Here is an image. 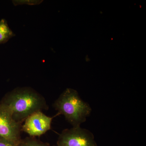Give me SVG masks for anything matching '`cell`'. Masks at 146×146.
I'll return each instance as SVG.
<instances>
[{"mask_svg":"<svg viewBox=\"0 0 146 146\" xmlns=\"http://www.w3.org/2000/svg\"><path fill=\"white\" fill-rule=\"evenodd\" d=\"M0 106L21 124L30 115L48 108L44 98L30 87H18L8 92L0 102Z\"/></svg>","mask_w":146,"mask_h":146,"instance_id":"6da1fadb","label":"cell"},{"mask_svg":"<svg viewBox=\"0 0 146 146\" xmlns=\"http://www.w3.org/2000/svg\"><path fill=\"white\" fill-rule=\"evenodd\" d=\"M53 106L59 115H64L73 127L80 126L86 121L92 110L90 105L80 98L77 91L70 88L63 91L55 101Z\"/></svg>","mask_w":146,"mask_h":146,"instance_id":"7a4b0ae2","label":"cell"},{"mask_svg":"<svg viewBox=\"0 0 146 146\" xmlns=\"http://www.w3.org/2000/svg\"><path fill=\"white\" fill-rule=\"evenodd\" d=\"M57 146H98L93 133L80 126L63 131L59 135Z\"/></svg>","mask_w":146,"mask_h":146,"instance_id":"3957f363","label":"cell"},{"mask_svg":"<svg viewBox=\"0 0 146 146\" xmlns=\"http://www.w3.org/2000/svg\"><path fill=\"white\" fill-rule=\"evenodd\" d=\"M59 115L58 113L53 117L45 115L42 111L35 112L26 119L22 125V131H23L31 137L40 136L50 130L53 118Z\"/></svg>","mask_w":146,"mask_h":146,"instance_id":"277c9868","label":"cell"},{"mask_svg":"<svg viewBox=\"0 0 146 146\" xmlns=\"http://www.w3.org/2000/svg\"><path fill=\"white\" fill-rule=\"evenodd\" d=\"M22 124L11 117L6 110L0 106V137L19 145L21 141Z\"/></svg>","mask_w":146,"mask_h":146,"instance_id":"5b68a950","label":"cell"},{"mask_svg":"<svg viewBox=\"0 0 146 146\" xmlns=\"http://www.w3.org/2000/svg\"><path fill=\"white\" fill-rule=\"evenodd\" d=\"M16 35L5 19L0 21V45L5 44Z\"/></svg>","mask_w":146,"mask_h":146,"instance_id":"8992f818","label":"cell"},{"mask_svg":"<svg viewBox=\"0 0 146 146\" xmlns=\"http://www.w3.org/2000/svg\"><path fill=\"white\" fill-rule=\"evenodd\" d=\"M18 146H49V145L31 137L22 139Z\"/></svg>","mask_w":146,"mask_h":146,"instance_id":"52a82bcc","label":"cell"},{"mask_svg":"<svg viewBox=\"0 0 146 146\" xmlns=\"http://www.w3.org/2000/svg\"><path fill=\"white\" fill-rule=\"evenodd\" d=\"M41 0H14L12 1L13 5L18 6L27 5H39L43 2Z\"/></svg>","mask_w":146,"mask_h":146,"instance_id":"ba28073f","label":"cell"},{"mask_svg":"<svg viewBox=\"0 0 146 146\" xmlns=\"http://www.w3.org/2000/svg\"><path fill=\"white\" fill-rule=\"evenodd\" d=\"M0 146H18V145L5 138L0 137Z\"/></svg>","mask_w":146,"mask_h":146,"instance_id":"9c48e42d","label":"cell"}]
</instances>
